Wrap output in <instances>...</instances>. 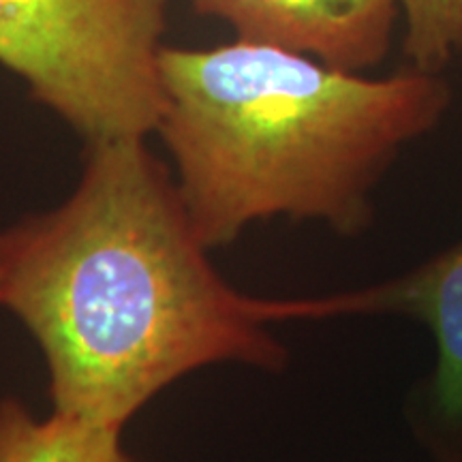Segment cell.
Returning <instances> with one entry per match:
<instances>
[{"label":"cell","mask_w":462,"mask_h":462,"mask_svg":"<svg viewBox=\"0 0 462 462\" xmlns=\"http://www.w3.org/2000/svg\"><path fill=\"white\" fill-rule=\"evenodd\" d=\"M0 309L42 349L54 411L123 429L201 368H287L274 326L332 321L328 293L257 298L229 285L142 137L88 143L60 206L0 231Z\"/></svg>","instance_id":"obj_1"},{"label":"cell","mask_w":462,"mask_h":462,"mask_svg":"<svg viewBox=\"0 0 462 462\" xmlns=\"http://www.w3.org/2000/svg\"><path fill=\"white\" fill-rule=\"evenodd\" d=\"M159 71L157 133L208 251L270 218L317 223L340 238L366 234L383 176L452 101L441 73L368 78L242 39L163 45Z\"/></svg>","instance_id":"obj_2"},{"label":"cell","mask_w":462,"mask_h":462,"mask_svg":"<svg viewBox=\"0 0 462 462\" xmlns=\"http://www.w3.org/2000/svg\"><path fill=\"white\" fill-rule=\"evenodd\" d=\"M165 0H0V67L88 143L157 133Z\"/></svg>","instance_id":"obj_3"},{"label":"cell","mask_w":462,"mask_h":462,"mask_svg":"<svg viewBox=\"0 0 462 462\" xmlns=\"http://www.w3.org/2000/svg\"><path fill=\"white\" fill-rule=\"evenodd\" d=\"M349 317H404L435 346L432 368L415 385L407 420L435 462H462V240L394 279L345 291Z\"/></svg>","instance_id":"obj_4"},{"label":"cell","mask_w":462,"mask_h":462,"mask_svg":"<svg viewBox=\"0 0 462 462\" xmlns=\"http://www.w3.org/2000/svg\"><path fill=\"white\" fill-rule=\"evenodd\" d=\"M218 17L242 42L298 51L326 65L362 73L383 60L398 0H190Z\"/></svg>","instance_id":"obj_5"},{"label":"cell","mask_w":462,"mask_h":462,"mask_svg":"<svg viewBox=\"0 0 462 462\" xmlns=\"http://www.w3.org/2000/svg\"><path fill=\"white\" fill-rule=\"evenodd\" d=\"M0 462H133L123 426L54 411L37 418L17 398L0 401Z\"/></svg>","instance_id":"obj_6"},{"label":"cell","mask_w":462,"mask_h":462,"mask_svg":"<svg viewBox=\"0 0 462 462\" xmlns=\"http://www.w3.org/2000/svg\"><path fill=\"white\" fill-rule=\"evenodd\" d=\"M411 69L441 73L462 51V0H398Z\"/></svg>","instance_id":"obj_7"}]
</instances>
